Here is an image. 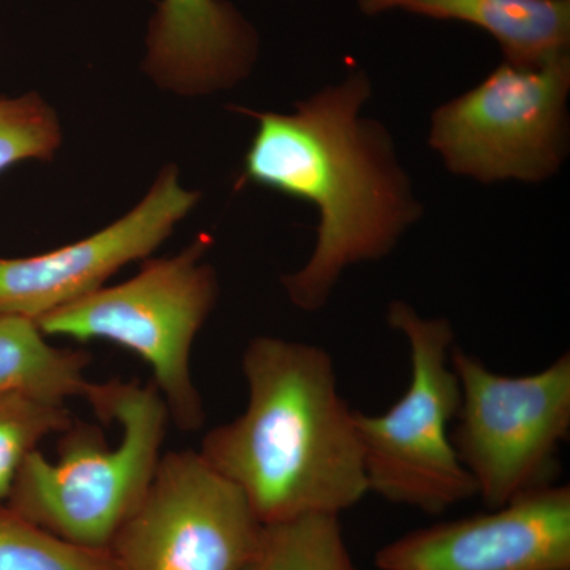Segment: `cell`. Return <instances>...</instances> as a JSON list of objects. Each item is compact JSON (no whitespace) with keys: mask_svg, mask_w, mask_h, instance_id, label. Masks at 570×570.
Segmentation results:
<instances>
[{"mask_svg":"<svg viewBox=\"0 0 570 570\" xmlns=\"http://www.w3.org/2000/svg\"><path fill=\"white\" fill-rule=\"evenodd\" d=\"M373 96L363 70L326 86L295 110H236L257 130L239 184H255L317 209L313 254L281 283L292 305L316 313L352 266L377 262L423 217V204L384 124L362 116Z\"/></svg>","mask_w":570,"mask_h":570,"instance_id":"1","label":"cell"},{"mask_svg":"<svg viewBox=\"0 0 570 570\" xmlns=\"http://www.w3.org/2000/svg\"><path fill=\"white\" fill-rule=\"evenodd\" d=\"M245 411L198 453L242 491L264 527L341 517L370 493L355 411L324 347L257 336L242 356Z\"/></svg>","mask_w":570,"mask_h":570,"instance_id":"2","label":"cell"},{"mask_svg":"<svg viewBox=\"0 0 570 570\" xmlns=\"http://www.w3.org/2000/svg\"><path fill=\"white\" fill-rule=\"evenodd\" d=\"M86 403L105 425L118 423V444L111 448L100 428L73 420L59 434L58 460L39 449L26 456L6 502L75 546L108 550L151 485L170 417L153 382H94Z\"/></svg>","mask_w":570,"mask_h":570,"instance_id":"3","label":"cell"},{"mask_svg":"<svg viewBox=\"0 0 570 570\" xmlns=\"http://www.w3.org/2000/svg\"><path fill=\"white\" fill-rule=\"evenodd\" d=\"M212 245L204 234L174 257L146 258L132 279L100 287L36 324L48 337L105 341L132 352L151 370L170 423L183 433L200 431L206 411L190 358L219 296L216 269L204 261Z\"/></svg>","mask_w":570,"mask_h":570,"instance_id":"4","label":"cell"},{"mask_svg":"<svg viewBox=\"0 0 570 570\" xmlns=\"http://www.w3.org/2000/svg\"><path fill=\"white\" fill-rule=\"evenodd\" d=\"M387 322L406 340L411 379L384 414L355 411L367 490L393 504L441 515L478 498L450 438L461 396L450 360L455 333L449 318L422 316L403 299L390 303Z\"/></svg>","mask_w":570,"mask_h":570,"instance_id":"5","label":"cell"},{"mask_svg":"<svg viewBox=\"0 0 570 570\" xmlns=\"http://www.w3.org/2000/svg\"><path fill=\"white\" fill-rule=\"evenodd\" d=\"M450 360L461 393L450 438L483 504L557 483L570 434L569 352L528 376L494 373L456 344Z\"/></svg>","mask_w":570,"mask_h":570,"instance_id":"6","label":"cell"},{"mask_svg":"<svg viewBox=\"0 0 570 570\" xmlns=\"http://www.w3.org/2000/svg\"><path fill=\"white\" fill-rule=\"evenodd\" d=\"M570 56L539 67L502 62L431 116V149L449 171L483 184H538L569 154Z\"/></svg>","mask_w":570,"mask_h":570,"instance_id":"7","label":"cell"},{"mask_svg":"<svg viewBox=\"0 0 570 570\" xmlns=\"http://www.w3.org/2000/svg\"><path fill=\"white\" fill-rule=\"evenodd\" d=\"M262 532L245 494L198 450H171L108 553L118 570H243Z\"/></svg>","mask_w":570,"mask_h":570,"instance_id":"8","label":"cell"},{"mask_svg":"<svg viewBox=\"0 0 570 570\" xmlns=\"http://www.w3.org/2000/svg\"><path fill=\"white\" fill-rule=\"evenodd\" d=\"M200 200L167 165L148 195L115 224L73 245L24 258L0 257V316L37 318L104 287L124 266L146 261Z\"/></svg>","mask_w":570,"mask_h":570,"instance_id":"9","label":"cell"},{"mask_svg":"<svg viewBox=\"0 0 570 570\" xmlns=\"http://www.w3.org/2000/svg\"><path fill=\"white\" fill-rule=\"evenodd\" d=\"M374 562L379 570H570V485L407 532Z\"/></svg>","mask_w":570,"mask_h":570,"instance_id":"10","label":"cell"},{"mask_svg":"<svg viewBox=\"0 0 570 570\" xmlns=\"http://www.w3.org/2000/svg\"><path fill=\"white\" fill-rule=\"evenodd\" d=\"M146 43L142 69L160 88L184 96L234 88L258 52L253 26L225 0H163Z\"/></svg>","mask_w":570,"mask_h":570,"instance_id":"11","label":"cell"},{"mask_svg":"<svg viewBox=\"0 0 570 570\" xmlns=\"http://www.w3.org/2000/svg\"><path fill=\"white\" fill-rule=\"evenodd\" d=\"M407 11L483 29L512 66L539 67L569 55L570 0H419Z\"/></svg>","mask_w":570,"mask_h":570,"instance_id":"12","label":"cell"},{"mask_svg":"<svg viewBox=\"0 0 570 570\" xmlns=\"http://www.w3.org/2000/svg\"><path fill=\"white\" fill-rule=\"evenodd\" d=\"M91 362L88 351L48 343L32 318L0 316V396L86 401L94 387L86 376Z\"/></svg>","mask_w":570,"mask_h":570,"instance_id":"13","label":"cell"},{"mask_svg":"<svg viewBox=\"0 0 570 570\" xmlns=\"http://www.w3.org/2000/svg\"><path fill=\"white\" fill-rule=\"evenodd\" d=\"M243 570H366L356 564L340 517H303L264 527Z\"/></svg>","mask_w":570,"mask_h":570,"instance_id":"14","label":"cell"},{"mask_svg":"<svg viewBox=\"0 0 570 570\" xmlns=\"http://www.w3.org/2000/svg\"><path fill=\"white\" fill-rule=\"evenodd\" d=\"M0 570H118L108 550L86 549L0 502Z\"/></svg>","mask_w":570,"mask_h":570,"instance_id":"15","label":"cell"},{"mask_svg":"<svg viewBox=\"0 0 570 570\" xmlns=\"http://www.w3.org/2000/svg\"><path fill=\"white\" fill-rule=\"evenodd\" d=\"M73 420L63 403L24 395L0 396V502L9 498L26 456L45 439L63 433Z\"/></svg>","mask_w":570,"mask_h":570,"instance_id":"16","label":"cell"},{"mask_svg":"<svg viewBox=\"0 0 570 570\" xmlns=\"http://www.w3.org/2000/svg\"><path fill=\"white\" fill-rule=\"evenodd\" d=\"M61 141L58 116L37 94L0 99V174L24 160H51Z\"/></svg>","mask_w":570,"mask_h":570,"instance_id":"17","label":"cell"},{"mask_svg":"<svg viewBox=\"0 0 570 570\" xmlns=\"http://www.w3.org/2000/svg\"><path fill=\"white\" fill-rule=\"evenodd\" d=\"M419 0H358V7L367 17H377L392 10H409Z\"/></svg>","mask_w":570,"mask_h":570,"instance_id":"18","label":"cell"}]
</instances>
